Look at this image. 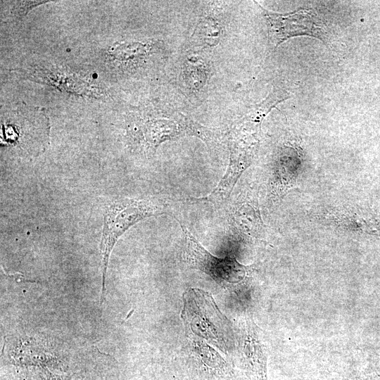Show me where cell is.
I'll return each mask as SVG.
<instances>
[{
    "label": "cell",
    "mask_w": 380,
    "mask_h": 380,
    "mask_svg": "<svg viewBox=\"0 0 380 380\" xmlns=\"http://www.w3.org/2000/svg\"><path fill=\"white\" fill-rule=\"evenodd\" d=\"M181 317L186 334L203 362L211 367H222L224 361L216 349L228 353L232 331L213 296L198 288L188 289L183 293Z\"/></svg>",
    "instance_id": "cell-1"
},
{
    "label": "cell",
    "mask_w": 380,
    "mask_h": 380,
    "mask_svg": "<svg viewBox=\"0 0 380 380\" xmlns=\"http://www.w3.org/2000/svg\"><path fill=\"white\" fill-rule=\"evenodd\" d=\"M164 205L153 198H123L111 203L106 210L100 243L102 267L101 303L110 253L118 239L132 226L144 218L160 215Z\"/></svg>",
    "instance_id": "cell-2"
},
{
    "label": "cell",
    "mask_w": 380,
    "mask_h": 380,
    "mask_svg": "<svg viewBox=\"0 0 380 380\" xmlns=\"http://www.w3.org/2000/svg\"><path fill=\"white\" fill-rule=\"evenodd\" d=\"M184 237V259L191 267L210 276L222 287L234 290L246 275V267L229 256L219 258L211 254L179 223Z\"/></svg>",
    "instance_id": "cell-3"
},
{
    "label": "cell",
    "mask_w": 380,
    "mask_h": 380,
    "mask_svg": "<svg viewBox=\"0 0 380 380\" xmlns=\"http://www.w3.org/2000/svg\"><path fill=\"white\" fill-rule=\"evenodd\" d=\"M268 25L271 44L277 48L290 37L309 35L325 42V30L317 16L309 10L277 13L260 7Z\"/></svg>",
    "instance_id": "cell-4"
},
{
    "label": "cell",
    "mask_w": 380,
    "mask_h": 380,
    "mask_svg": "<svg viewBox=\"0 0 380 380\" xmlns=\"http://www.w3.org/2000/svg\"><path fill=\"white\" fill-rule=\"evenodd\" d=\"M239 347L243 365L248 380H268L267 351L259 328L249 317L241 323Z\"/></svg>",
    "instance_id": "cell-5"
},
{
    "label": "cell",
    "mask_w": 380,
    "mask_h": 380,
    "mask_svg": "<svg viewBox=\"0 0 380 380\" xmlns=\"http://www.w3.org/2000/svg\"><path fill=\"white\" fill-rule=\"evenodd\" d=\"M43 111L30 107L18 108L1 117V141L7 145L22 147L28 142L31 132L42 130V125H48Z\"/></svg>",
    "instance_id": "cell-6"
},
{
    "label": "cell",
    "mask_w": 380,
    "mask_h": 380,
    "mask_svg": "<svg viewBox=\"0 0 380 380\" xmlns=\"http://www.w3.org/2000/svg\"><path fill=\"white\" fill-rule=\"evenodd\" d=\"M198 35L209 45L217 43L220 38V29L211 19H205L198 25Z\"/></svg>",
    "instance_id": "cell-7"
},
{
    "label": "cell",
    "mask_w": 380,
    "mask_h": 380,
    "mask_svg": "<svg viewBox=\"0 0 380 380\" xmlns=\"http://www.w3.org/2000/svg\"><path fill=\"white\" fill-rule=\"evenodd\" d=\"M20 380H30L26 374H21L19 375Z\"/></svg>",
    "instance_id": "cell-8"
}]
</instances>
